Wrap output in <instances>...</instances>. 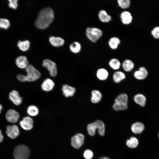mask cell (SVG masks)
Returning <instances> with one entry per match:
<instances>
[{
  "label": "cell",
  "instance_id": "83f0119b",
  "mask_svg": "<svg viewBox=\"0 0 159 159\" xmlns=\"http://www.w3.org/2000/svg\"><path fill=\"white\" fill-rule=\"evenodd\" d=\"M27 112L28 114L31 116H35L38 114L39 110L36 106L31 105L27 108Z\"/></svg>",
  "mask_w": 159,
  "mask_h": 159
},
{
  "label": "cell",
  "instance_id": "30bf717a",
  "mask_svg": "<svg viewBox=\"0 0 159 159\" xmlns=\"http://www.w3.org/2000/svg\"><path fill=\"white\" fill-rule=\"evenodd\" d=\"M6 132L7 136L12 139L16 138L19 134V128L16 125L8 126L6 127Z\"/></svg>",
  "mask_w": 159,
  "mask_h": 159
},
{
  "label": "cell",
  "instance_id": "4dcf8cb0",
  "mask_svg": "<svg viewBox=\"0 0 159 159\" xmlns=\"http://www.w3.org/2000/svg\"><path fill=\"white\" fill-rule=\"evenodd\" d=\"M81 46L78 42H74L72 43L69 46L70 50L74 53H77L81 50Z\"/></svg>",
  "mask_w": 159,
  "mask_h": 159
},
{
  "label": "cell",
  "instance_id": "ffe728a7",
  "mask_svg": "<svg viewBox=\"0 0 159 159\" xmlns=\"http://www.w3.org/2000/svg\"><path fill=\"white\" fill-rule=\"evenodd\" d=\"M132 132L135 134H140L145 129L144 124L141 122H138L134 123L131 127Z\"/></svg>",
  "mask_w": 159,
  "mask_h": 159
},
{
  "label": "cell",
  "instance_id": "1f68e13d",
  "mask_svg": "<svg viewBox=\"0 0 159 159\" xmlns=\"http://www.w3.org/2000/svg\"><path fill=\"white\" fill-rule=\"evenodd\" d=\"M117 2L119 6L123 9L129 8L131 4V1L129 0H118Z\"/></svg>",
  "mask_w": 159,
  "mask_h": 159
},
{
  "label": "cell",
  "instance_id": "8992f818",
  "mask_svg": "<svg viewBox=\"0 0 159 159\" xmlns=\"http://www.w3.org/2000/svg\"><path fill=\"white\" fill-rule=\"evenodd\" d=\"M42 65L47 69L52 77H55L57 75V69L56 64L54 62L50 59H45L43 61Z\"/></svg>",
  "mask_w": 159,
  "mask_h": 159
},
{
  "label": "cell",
  "instance_id": "f35d334b",
  "mask_svg": "<svg viewBox=\"0 0 159 159\" xmlns=\"http://www.w3.org/2000/svg\"><path fill=\"white\" fill-rule=\"evenodd\" d=\"M2 109V107L1 105L0 104V114L1 112V110Z\"/></svg>",
  "mask_w": 159,
  "mask_h": 159
},
{
  "label": "cell",
  "instance_id": "d6a6232c",
  "mask_svg": "<svg viewBox=\"0 0 159 159\" xmlns=\"http://www.w3.org/2000/svg\"><path fill=\"white\" fill-rule=\"evenodd\" d=\"M10 25L9 20L6 19L0 18V28L7 29L9 28Z\"/></svg>",
  "mask_w": 159,
  "mask_h": 159
},
{
  "label": "cell",
  "instance_id": "74e56055",
  "mask_svg": "<svg viewBox=\"0 0 159 159\" xmlns=\"http://www.w3.org/2000/svg\"><path fill=\"white\" fill-rule=\"evenodd\" d=\"M100 159H110L108 157H104L101 158Z\"/></svg>",
  "mask_w": 159,
  "mask_h": 159
},
{
  "label": "cell",
  "instance_id": "e0dca14e",
  "mask_svg": "<svg viewBox=\"0 0 159 159\" xmlns=\"http://www.w3.org/2000/svg\"><path fill=\"white\" fill-rule=\"evenodd\" d=\"M17 66L22 69H26L29 64L27 57L24 56H20L17 57L15 61Z\"/></svg>",
  "mask_w": 159,
  "mask_h": 159
},
{
  "label": "cell",
  "instance_id": "836d02e7",
  "mask_svg": "<svg viewBox=\"0 0 159 159\" xmlns=\"http://www.w3.org/2000/svg\"><path fill=\"white\" fill-rule=\"evenodd\" d=\"M151 34L154 38H159V26L154 27L151 31Z\"/></svg>",
  "mask_w": 159,
  "mask_h": 159
},
{
  "label": "cell",
  "instance_id": "e575fe53",
  "mask_svg": "<svg viewBox=\"0 0 159 159\" xmlns=\"http://www.w3.org/2000/svg\"><path fill=\"white\" fill-rule=\"evenodd\" d=\"M8 6L11 8L13 9H17L18 6L17 0H9Z\"/></svg>",
  "mask_w": 159,
  "mask_h": 159
},
{
  "label": "cell",
  "instance_id": "7a4b0ae2",
  "mask_svg": "<svg viewBox=\"0 0 159 159\" xmlns=\"http://www.w3.org/2000/svg\"><path fill=\"white\" fill-rule=\"evenodd\" d=\"M26 75L19 74L17 77L21 82H33L39 79L41 77L40 72L31 64H29L25 69Z\"/></svg>",
  "mask_w": 159,
  "mask_h": 159
},
{
  "label": "cell",
  "instance_id": "ac0fdd59",
  "mask_svg": "<svg viewBox=\"0 0 159 159\" xmlns=\"http://www.w3.org/2000/svg\"><path fill=\"white\" fill-rule=\"evenodd\" d=\"M114 103L120 105L128 106L127 95L125 93H122L119 95L115 98Z\"/></svg>",
  "mask_w": 159,
  "mask_h": 159
},
{
  "label": "cell",
  "instance_id": "f546056e",
  "mask_svg": "<svg viewBox=\"0 0 159 159\" xmlns=\"http://www.w3.org/2000/svg\"><path fill=\"white\" fill-rule=\"evenodd\" d=\"M138 140L135 137L131 138L130 139L127 141L126 143L128 147L132 148H136L138 146Z\"/></svg>",
  "mask_w": 159,
  "mask_h": 159
},
{
  "label": "cell",
  "instance_id": "484cf974",
  "mask_svg": "<svg viewBox=\"0 0 159 159\" xmlns=\"http://www.w3.org/2000/svg\"><path fill=\"white\" fill-rule=\"evenodd\" d=\"M30 42L27 40L24 41H19L17 46L22 51H26L28 50L30 47Z\"/></svg>",
  "mask_w": 159,
  "mask_h": 159
},
{
  "label": "cell",
  "instance_id": "6da1fadb",
  "mask_svg": "<svg viewBox=\"0 0 159 159\" xmlns=\"http://www.w3.org/2000/svg\"><path fill=\"white\" fill-rule=\"evenodd\" d=\"M54 18V11L49 7L41 9L39 11L35 24L38 28L43 29L47 27L52 22Z\"/></svg>",
  "mask_w": 159,
  "mask_h": 159
},
{
  "label": "cell",
  "instance_id": "ab89813d",
  "mask_svg": "<svg viewBox=\"0 0 159 159\" xmlns=\"http://www.w3.org/2000/svg\"><path fill=\"white\" fill-rule=\"evenodd\" d=\"M158 138L159 139V132L158 134Z\"/></svg>",
  "mask_w": 159,
  "mask_h": 159
},
{
  "label": "cell",
  "instance_id": "7c38bea8",
  "mask_svg": "<svg viewBox=\"0 0 159 159\" xmlns=\"http://www.w3.org/2000/svg\"><path fill=\"white\" fill-rule=\"evenodd\" d=\"M134 102L140 107H145L146 104L147 98L143 94L139 93L136 94L133 97Z\"/></svg>",
  "mask_w": 159,
  "mask_h": 159
},
{
  "label": "cell",
  "instance_id": "8d00e7d4",
  "mask_svg": "<svg viewBox=\"0 0 159 159\" xmlns=\"http://www.w3.org/2000/svg\"><path fill=\"white\" fill-rule=\"evenodd\" d=\"M3 138V136L2 134L1 130H0V142H1L2 141Z\"/></svg>",
  "mask_w": 159,
  "mask_h": 159
},
{
  "label": "cell",
  "instance_id": "4316f807",
  "mask_svg": "<svg viewBox=\"0 0 159 159\" xmlns=\"http://www.w3.org/2000/svg\"><path fill=\"white\" fill-rule=\"evenodd\" d=\"M120 43V40L116 37H113L110 38L108 42L109 47L113 49H116Z\"/></svg>",
  "mask_w": 159,
  "mask_h": 159
},
{
  "label": "cell",
  "instance_id": "603a6c76",
  "mask_svg": "<svg viewBox=\"0 0 159 159\" xmlns=\"http://www.w3.org/2000/svg\"><path fill=\"white\" fill-rule=\"evenodd\" d=\"M135 64L131 60L126 59L123 61L122 66L123 69L127 72L131 71L134 68Z\"/></svg>",
  "mask_w": 159,
  "mask_h": 159
},
{
  "label": "cell",
  "instance_id": "3957f363",
  "mask_svg": "<svg viewBox=\"0 0 159 159\" xmlns=\"http://www.w3.org/2000/svg\"><path fill=\"white\" fill-rule=\"evenodd\" d=\"M89 134L91 136L94 135L97 129L100 135L103 136L105 134V125L101 120H97L95 122L89 124L87 127Z\"/></svg>",
  "mask_w": 159,
  "mask_h": 159
},
{
  "label": "cell",
  "instance_id": "2e32d148",
  "mask_svg": "<svg viewBox=\"0 0 159 159\" xmlns=\"http://www.w3.org/2000/svg\"><path fill=\"white\" fill-rule=\"evenodd\" d=\"M120 17L122 23L125 25L130 24L132 20L131 13L128 11H124L120 14Z\"/></svg>",
  "mask_w": 159,
  "mask_h": 159
},
{
  "label": "cell",
  "instance_id": "44dd1931",
  "mask_svg": "<svg viewBox=\"0 0 159 159\" xmlns=\"http://www.w3.org/2000/svg\"><path fill=\"white\" fill-rule=\"evenodd\" d=\"M49 41L52 45L55 47H59L63 45L64 40L61 37L52 36L49 38Z\"/></svg>",
  "mask_w": 159,
  "mask_h": 159
},
{
  "label": "cell",
  "instance_id": "d6986e66",
  "mask_svg": "<svg viewBox=\"0 0 159 159\" xmlns=\"http://www.w3.org/2000/svg\"><path fill=\"white\" fill-rule=\"evenodd\" d=\"M91 101L92 103L97 104L99 102L102 100V95L99 91L93 90L91 93Z\"/></svg>",
  "mask_w": 159,
  "mask_h": 159
},
{
  "label": "cell",
  "instance_id": "277c9868",
  "mask_svg": "<svg viewBox=\"0 0 159 159\" xmlns=\"http://www.w3.org/2000/svg\"><path fill=\"white\" fill-rule=\"evenodd\" d=\"M30 154V150L26 146L20 145L16 147L14 152L15 159H28Z\"/></svg>",
  "mask_w": 159,
  "mask_h": 159
},
{
  "label": "cell",
  "instance_id": "ba28073f",
  "mask_svg": "<svg viewBox=\"0 0 159 159\" xmlns=\"http://www.w3.org/2000/svg\"><path fill=\"white\" fill-rule=\"evenodd\" d=\"M148 75V72L147 69L143 66L140 67L133 74L135 78L139 80H144L147 77Z\"/></svg>",
  "mask_w": 159,
  "mask_h": 159
},
{
  "label": "cell",
  "instance_id": "d4e9b609",
  "mask_svg": "<svg viewBox=\"0 0 159 159\" xmlns=\"http://www.w3.org/2000/svg\"><path fill=\"white\" fill-rule=\"evenodd\" d=\"M109 73L104 68L98 69L96 73L97 78L100 80H105L108 77Z\"/></svg>",
  "mask_w": 159,
  "mask_h": 159
},
{
  "label": "cell",
  "instance_id": "7402d4cb",
  "mask_svg": "<svg viewBox=\"0 0 159 159\" xmlns=\"http://www.w3.org/2000/svg\"><path fill=\"white\" fill-rule=\"evenodd\" d=\"M98 15L99 19L102 22L107 23L111 20V16L108 15L106 11L105 10L100 11Z\"/></svg>",
  "mask_w": 159,
  "mask_h": 159
},
{
  "label": "cell",
  "instance_id": "4fadbf2b",
  "mask_svg": "<svg viewBox=\"0 0 159 159\" xmlns=\"http://www.w3.org/2000/svg\"><path fill=\"white\" fill-rule=\"evenodd\" d=\"M9 97L10 100L16 105H20L22 102V98L16 90H14L11 92L9 94Z\"/></svg>",
  "mask_w": 159,
  "mask_h": 159
},
{
  "label": "cell",
  "instance_id": "9c48e42d",
  "mask_svg": "<svg viewBox=\"0 0 159 159\" xmlns=\"http://www.w3.org/2000/svg\"><path fill=\"white\" fill-rule=\"evenodd\" d=\"M19 117V113L13 109L8 110L6 114V118L7 121L11 123L16 122Z\"/></svg>",
  "mask_w": 159,
  "mask_h": 159
},
{
  "label": "cell",
  "instance_id": "52a82bcc",
  "mask_svg": "<svg viewBox=\"0 0 159 159\" xmlns=\"http://www.w3.org/2000/svg\"><path fill=\"white\" fill-rule=\"evenodd\" d=\"M84 136L82 134L78 133L72 137L71 138L72 145L76 149H79L84 143Z\"/></svg>",
  "mask_w": 159,
  "mask_h": 159
},
{
  "label": "cell",
  "instance_id": "5bb4252c",
  "mask_svg": "<svg viewBox=\"0 0 159 159\" xmlns=\"http://www.w3.org/2000/svg\"><path fill=\"white\" fill-rule=\"evenodd\" d=\"M55 84L54 82L51 79L47 78L43 82L41 85L42 90L45 92L52 91L54 88Z\"/></svg>",
  "mask_w": 159,
  "mask_h": 159
},
{
  "label": "cell",
  "instance_id": "8fae6325",
  "mask_svg": "<svg viewBox=\"0 0 159 159\" xmlns=\"http://www.w3.org/2000/svg\"><path fill=\"white\" fill-rule=\"evenodd\" d=\"M34 121L33 119L29 116L24 117L19 122L20 126L24 129L29 130L33 127Z\"/></svg>",
  "mask_w": 159,
  "mask_h": 159
},
{
  "label": "cell",
  "instance_id": "9a60e30c",
  "mask_svg": "<svg viewBox=\"0 0 159 159\" xmlns=\"http://www.w3.org/2000/svg\"><path fill=\"white\" fill-rule=\"evenodd\" d=\"M62 90L63 95L66 97L73 96L76 92V89L74 87L67 84L62 86Z\"/></svg>",
  "mask_w": 159,
  "mask_h": 159
},
{
  "label": "cell",
  "instance_id": "cb8c5ba5",
  "mask_svg": "<svg viewBox=\"0 0 159 159\" xmlns=\"http://www.w3.org/2000/svg\"><path fill=\"white\" fill-rule=\"evenodd\" d=\"M126 78L125 74L122 72L117 71L113 74L112 78L113 81L116 83H118Z\"/></svg>",
  "mask_w": 159,
  "mask_h": 159
},
{
  "label": "cell",
  "instance_id": "d590c367",
  "mask_svg": "<svg viewBox=\"0 0 159 159\" xmlns=\"http://www.w3.org/2000/svg\"><path fill=\"white\" fill-rule=\"evenodd\" d=\"M93 155V152L89 150H85L83 154V156L86 159H91L92 158Z\"/></svg>",
  "mask_w": 159,
  "mask_h": 159
},
{
  "label": "cell",
  "instance_id": "5b68a950",
  "mask_svg": "<svg viewBox=\"0 0 159 159\" xmlns=\"http://www.w3.org/2000/svg\"><path fill=\"white\" fill-rule=\"evenodd\" d=\"M86 34L92 42H96L102 37L103 32L101 30L97 27H88L86 29Z\"/></svg>",
  "mask_w": 159,
  "mask_h": 159
},
{
  "label": "cell",
  "instance_id": "f1b7e54d",
  "mask_svg": "<svg viewBox=\"0 0 159 159\" xmlns=\"http://www.w3.org/2000/svg\"><path fill=\"white\" fill-rule=\"evenodd\" d=\"M109 64L112 69L115 70L119 69L121 65L120 61L116 58L111 59L109 61Z\"/></svg>",
  "mask_w": 159,
  "mask_h": 159
}]
</instances>
